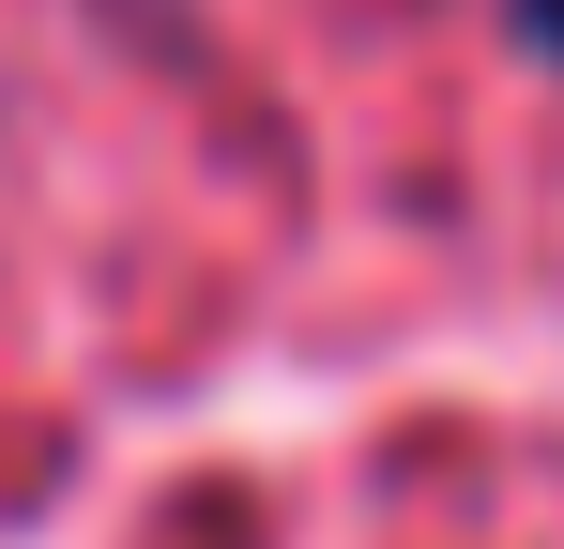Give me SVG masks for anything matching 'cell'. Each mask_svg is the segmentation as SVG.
<instances>
[{"label": "cell", "instance_id": "obj_1", "mask_svg": "<svg viewBox=\"0 0 564 549\" xmlns=\"http://www.w3.org/2000/svg\"><path fill=\"white\" fill-rule=\"evenodd\" d=\"M519 31H534V46H550V62H564V0H519Z\"/></svg>", "mask_w": 564, "mask_h": 549}]
</instances>
